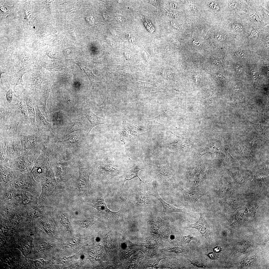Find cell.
Returning a JSON list of instances; mask_svg holds the SVG:
<instances>
[{
  "instance_id": "3",
  "label": "cell",
  "mask_w": 269,
  "mask_h": 269,
  "mask_svg": "<svg viewBox=\"0 0 269 269\" xmlns=\"http://www.w3.org/2000/svg\"><path fill=\"white\" fill-rule=\"evenodd\" d=\"M78 164L79 176L76 182L79 191L78 196H87L89 198L91 196L89 191L91 185L89 177L93 170L91 167L83 166L80 160Z\"/></svg>"
},
{
  "instance_id": "60",
  "label": "cell",
  "mask_w": 269,
  "mask_h": 269,
  "mask_svg": "<svg viewBox=\"0 0 269 269\" xmlns=\"http://www.w3.org/2000/svg\"><path fill=\"white\" fill-rule=\"evenodd\" d=\"M33 235H34V234H33V233H30V234L29 235L30 236H33Z\"/></svg>"
},
{
  "instance_id": "59",
  "label": "cell",
  "mask_w": 269,
  "mask_h": 269,
  "mask_svg": "<svg viewBox=\"0 0 269 269\" xmlns=\"http://www.w3.org/2000/svg\"><path fill=\"white\" fill-rule=\"evenodd\" d=\"M186 22L188 25H190L191 23V20L188 18H187L186 20Z\"/></svg>"
},
{
  "instance_id": "53",
  "label": "cell",
  "mask_w": 269,
  "mask_h": 269,
  "mask_svg": "<svg viewBox=\"0 0 269 269\" xmlns=\"http://www.w3.org/2000/svg\"><path fill=\"white\" fill-rule=\"evenodd\" d=\"M169 4L170 6L174 8H177L178 7V4L175 2H171Z\"/></svg>"
},
{
  "instance_id": "8",
  "label": "cell",
  "mask_w": 269,
  "mask_h": 269,
  "mask_svg": "<svg viewBox=\"0 0 269 269\" xmlns=\"http://www.w3.org/2000/svg\"><path fill=\"white\" fill-rule=\"evenodd\" d=\"M142 163L140 162H136L132 163L126 168L122 170L121 174L117 178L119 179L121 182L120 188V198L122 200L121 197L124 190V186L125 183L127 181L131 180L135 177H137L140 182H143L144 184V182L142 181L139 177L138 173L139 170L141 169H145V167Z\"/></svg>"
},
{
  "instance_id": "38",
  "label": "cell",
  "mask_w": 269,
  "mask_h": 269,
  "mask_svg": "<svg viewBox=\"0 0 269 269\" xmlns=\"http://www.w3.org/2000/svg\"><path fill=\"white\" fill-rule=\"evenodd\" d=\"M250 147L253 149H256L260 148L261 146V143L259 140L251 139L249 143Z\"/></svg>"
},
{
  "instance_id": "29",
  "label": "cell",
  "mask_w": 269,
  "mask_h": 269,
  "mask_svg": "<svg viewBox=\"0 0 269 269\" xmlns=\"http://www.w3.org/2000/svg\"><path fill=\"white\" fill-rule=\"evenodd\" d=\"M19 213L20 212L14 209L7 217L8 218L9 221L11 224L16 226L19 225L21 224L22 218Z\"/></svg>"
},
{
  "instance_id": "32",
  "label": "cell",
  "mask_w": 269,
  "mask_h": 269,
  "mask_svg": "<svg viewBox=\"0 0 269 269\" xmlns=\"http://www.w3.org/2000/svg\"><path fill=\"white\" fill-rule=\"evenodd\" d=\"M97 220L96 218L92 217H83L77 220L76 223L80 226H84L92 224Z\"/></svg>"
},
{
  "instance_id": "52",
  "label": "cell",
  "mask_w": 269,
  "mask_h": 269,
  "mask_svg": "<svg viewBox=\"0 0 269 269\" xmlns=\"http://www.w3.org/2000/svg\"><path fill=\"white\" fill-rule=\"evenodd\" d=\"M158 1L155 0H145V1L148 3H150L152 4L155 6L158 5Z\"/></svg>"
},
{
  "instance_id": "56",
  "label": "cell",
  "mask_w": 269,
  "mask_h": 269,
  "mask_svg": "<svg viewBox=\"0 0 269 269\" xmlns=\"http://www.w3.org/2000/svg\"><path fill=\"white\" fill-rule=\"evenodd\" d=\"M193 43L195 45L199 46L200 45V43L199 41L197 40H194L193 42Z\"/></svg>"
},
{
  "instance_id": "58",
  "label": "cell",
  "mask_w": 269,
  "mask_h": 269,
  "mask_svg": "<svg viewBox=\"0 0 269 269\" xmlns=\"http://www.w3.org/2000/svg\"><path fill=\"white\" fill-rule=\"evenodd\" d=\"M214 252H220L221 251V249L219 247H217L214 248Z\"/></svg>"
},
{
  "instance_id": "10",
  "label": "cell",
  "mask_w": 269,
  "mask_h": 269,
  "mask_svg": "<svg viewBox=\"0 0 269 269\" xmlns=\"http://www.w3.org/2000/svg\"><path fill=\"white\" fill-rule=\"evenodd\" d=\"M148 184L150 185L151 189H147L148 193L149 195L155 197L160 201L164 211L168 213L180 212L187 214L190 216L193 215V212L185 207L183 208H179L166 202L159 195L157 188L155 183L153 182Z\"/></svg>"
},
{
  "instance_id": "27",
  "label": "cell",
  "mask_w": 269,
  "mask_h": 269,
  "mask_svg": "<svg viewBox=\"0 0 269 269\" xmlns=\"http://www.w3.org/2000/svg\"><path fill=\"white\" fill-rule=\"evenodd\" d=\"M39 133L21 137V140L24 141L25 147L29 148L36 143L39 139Z\"/></svg>"
},
{
  "instance_id": "42",
  "label": "cell",
  "mask_w": 269,
  "mask_h": 269,
  "mask_svg": "<svg viewBox=\"0 0 269 269\" xmlns=\"http://www.w3.org/2000/svg\"><path fill=\"white\" fill-rule=\"evenodd\" d=\"M228 148L226 147L225 150V159L230 163H233L236 162V159L231 156L228 152Z\"/></svg>"
},
{
  "instance_id": "2",
  "label": "cell",
  "mask_w": 269,
  "mask_h": 269,
  "mask_svg": "<svg viewBox=\"0 0 269 269\" xmlns=\"http://www.w3.org/2000/svg\"><path fill=\"white\" fill-rule=\"evenodd\" d=\"M126 199L122 200V202L121 209L119 211L116 212L111 211L107 208L103 197L101 196H91L85 202L87 205L96 208L108 217L114 219L120 216L128 208V206Z\"/></svg>"
},
{
  "instance_id": "30",
  "label": "cell",
  "mask_w": 269,
  "mask_h": 269,
  "mask_svg": "<svg viewBox=\"0 0 269 269\" xmlns=\"http://www.w3.org/2000/svg\"><path fill=\"white\" fill-rule=\"evenodd\" d=\"M228 170L232 177L236 182L241 184L244 183L245 179L239 170L234 169Z\"/></svg>"
},
{
  "instance_id": "17",
  "label": "cell",
  "mask_w": 269,
  "mask_h": 269,
  "mask_svg": "<svg viewBox=\"0 0 269 269\" xmlns=\"http://www.w3.org/2000/svg\"><path fill=\"white\" fill-rule=\"evenodd\" d=\"M174 111L168 108L162 107L159 115L153 118L147 119V125L157 124L161 125H166L168 122L174 117L175 114Z\"/></svg>"
},
{
  "instance_id": "50",
  "label": "cell",
  "mask_w": 269,
  "mask_h": 269,
  "mask_svg": "<svg viewBox=\"0 0 269 269\" xmlns=\"http://www.w3.org/2000/svg\"><path fill=\"white\" fill-rule=\"evenodd\" d=\"M214 76L217 79L221 80L225 78L223 75L220 74L216 73L214 74Z\"/></svg>"
},
{
  "instance_id": "12",
  "label": "cell",
  "mask_w": 269,
  "mask_h": 269,
  "mask_svg": "<svg viewBox=\"0 0 269 269\" xmlns=\"http://www.w3.org/2000/svg\"><path fill=\"white\" fill-rule=\"evenodd\" d=\"M22 92L27 106L32 127L35 129L36 127L35 105V102L37 101V98L36 96L30 93L25 88H23Z\"/></svg>"
},
{
  "instance_id": "48",
  "label": "cell",
  "mask_w": 269,
  "mask_h": 269,
  "mask_svg": "<svg viewBox=\"0 0 269 269\" xmlns=\"http://www.w3.org/2000/svg\"><path fill=\"white\" fill-rule=\"evenodd\" d=\"M192 240H196V239L191 236H185L183 238V241L186 243H189Z\"/></svg>"
},
{
  "instance_id": "49",
  "label": "cell",
  "mask_w": 269,
  "mask_h": 269,
  "mask_svg": "<svg viewBox=\"0 0 269 269\" xmlns=\"http://www.w3.org/2000/svg\"><path fill=\"white\" fill-rule=\"evenodd\" d=\"M232 27L235 30H240L242 28V26L239 24H235L232 25Z\"/></svg>"
},
{
  "instance_id": "45",
  "label": "cell",
  "mask_w": 269,
  "mask_h": 269,
  "mask_svg": "<svg viewBox=\"0 0 269 269\" xmlns=\"http://www.w3.org/2000/svg\"><path fill=\"white\" fill-rule=\"evenodd\" d=\"M104 243L107 248H108L110 247L112 244V241L111 239L108 237H106L104 240Z\"/></svg>"
},
{
  "instance_id": "36",
  "label": "cell",
  "mask_w": 269,
  "mask_h": 269,
  "mask_svg": "<svg viewBox=\"0 0 269 269\" xmlns=\"http://www.w3.org/2000/svg\"><path fill=\"white\" fill-rule=\"evenodd\" d=\"M230 187L228 182H225L222 183L220 185L219 191L222 195H226L229 193Z\"/></svg>"
},
{
  "instance_id": "6",
  "label": "cell",
  "mask_w": 269,
  "mask_h": 269,
  "mask_svg": "<svg viewBox=\"0 0 269 269\" xmlns=\"http://www.w3.org/2000/svg\"><path fill=\"white\" fill-rule=\"evenodd\" d=\"M9 82L0 84V106L14 110L17 97Z\"/></svg>"
},
{
  "instance_id": "13",
  "label": "cell",
  "mask_w": 269,
  "mask_h": 269,
  "mask_svg": "<svg viewBox=\"0 0 269 269\" xmlns=\"http://www.w3.org/2000/svg\"><path fill=\"white\" fill-rule=\"evenodd\" d=\"M180 190L182 193L185 200V206L191 210L194 209V205L200 198L206 193L201 191L186 188H180Z\"/></svg>"
},
{
  "instance_id": "5",
  "label": "cell",
  "mask_w": 269,
  "mask_h": 269,
  "mask_svg": "<svg viewBox=\"0 0 269 269\" xmlns=\"http://www.w3.org/2000/svg\"><path fill=\"white\" fill-rule=\"evenodd\" d=\"M45 80V76L42 67L40 65H34L32 73L29 79L30 85L25 88L37 97L36 95L38 92L39 93L42 84Z\"/></svg>"
},
{
  "instance_id": "57",
  "label": "cell",
  "mask_w": 269,
  "mask_h": 269,
  "mask_svg": "<svg viewBox=\"0 0 269 269\" xmlns=\"http://www.w3.org/2000/svg\"><path fill=\"white\" fill-rule=\"evenodd\" d=\"M165 50L167 52L170 53H172L174 51L170 47L166 48L165 49Z\"/></svg>"
},
{
  "instance_id": "7",
  "label": "cell",
  "mask_w": 269,
  "mask_h": 269,
  "mask_svg": "<svg viewBox=\"0 0 269 269\" xmlns=\"http://www.w3.org/2000/svg\"><path fill=\"white\" fill-rule=\"evenodd\" d=\"M28 177H22L13 182L11 187L28 191L39 197L42 190V186L39 183H35Z\"/></svg>"
},
{
  "instance_id": "44",
  "label": "cell",
  "mask_w": 269,
  "mask_h": 269,
  "mask_svg": "<svg viewBox=\"0 0 269 269\" xmlns=\"http://www.w3.org/2000/svg\"><path fill=\"white\" fill-rule=\"evenodd\" d=\"M261 31V30H257L255 29H253L250 35L249 36L250 38H252L253 37H257L258 36L259 33Z\"/></svg>"
},
{
  "instance_id": "4",
  "label": "cell",
  "mask_w": 269,
  "mask_h": 269,
  "mask_svg": "<svg viewBox=\"0 0 269 269\" xmlns=\"http://www.w3.org/2000/svg\"><path fill=\"white\" fill-rule=\"evenodd\" d=\"M0 127L3 134L8 136H14L29 128L15 112L8 121Z\"/></svg>"
},
{
  "instance_id": "37",
  "label": "cell",
  "mask_w": 269,
  "mask_h": 269,
  "mask_svg": "<svg viewBox=\"0 0 269 269\" xmlns=\"http://www.w3.org/2000/svg\"><path fill=\"white\" fill-rule=\"evenodd\" d=\"M54 246V245L52 244L46 242H43L38 245V250L39 252L43 251L46 249L53 248Z\"/></svg>"
},
{
  "instance_id": "26",
  "label": "cell",
  "mask_w": 269,
  "mask_h": 269,
  "mask_svg": "<svg viewBox=\"0 0 269 269\" xmlns=\"http://www.w3.org/2000/svg\"><path fill=\"white\" fill-rule=\"evenodd\" d=\"M14 189L15 188L10 187L0 190V202L11 199L13 196Z\"/></svg>"
},
{
  "instance_id": "40",
  "label": "cell",
  "mask_w": 269,
  "mask_h": 269,
  "mask_svg": "<svg viewBox=\"0 0 269 269\" xmlns=\"http://www.w3.org/2000/svg\"><path fill=\"white\" fill-rule=\"evenodd\" d=\"M237 151L241 156L248 158L249 155L247 150L244 148L239 146L237 147Z\"/></svg>"
},
{
  "instance_id": "19",
  "label": "cell",
  "mask_w": 269,
  "mask_h": 269,
  "mask_svg": "<svg viewBox=\"0 0 269 269\" xmlns=\"http://www.w3.org/2000/svg\"><path fill=\"white\" fill-rule=\"evenodd\" d=\"M81 112L88 120L90 123L89 130L86 135L87 136L92 129L96 126L100 125H105L108 123L106 119L98 117L92 112L89 108L84 107L81 109Z\"/></svg>"
},
{
  "instance_id": "55",
  "label": "cell",
  "mask_w": 269,
  "mask_h": 269,
  "mask_svg": "<svg viewBox=\"0 0 269 269\" xmlns=\"http://www.w3.org/2000/svg\"><path fill=\"white\" fill-rule=\"evenodd\" d=\"M170 40L174 43L177 45H179L180 44V42L176 39L174 38H172Z\"/></svg>"
},
{
  "instance_id": "47",
  "label": "cell",
  "mask_w": 269,
  "mask_h": 269,
  "mask_svg": "<svg viewBox=\"0 0 269 269\" xmlns=\"http://www.w3.org/2000/svg\"><path fill=\"white\" fill-rule=\"evenodd\" d=\"M188 4L192 9V10L193 11L194 13H197L198 12V10L194 4L192 2H191L190 1H189L188 2Z\"/></svg>"
},
{
  "instance_id": "39",
  "label": "cell",
  "mask_w": 269,
  "mask_h": 269,
  "mask_svg": "<svg viewBox=\"0 0 269 269\" xmlns=\"http://www.w3.org/2000/svg\"><path fill=\"white\" fill-rule=\"evenodd\" d=\"M28 260V261L30 263L37 267L43 266L46 262L43 259H40L34 261L29 260Z\"/></svg>"
},
{
  "instance_id": "43",
  "label": "cell",
  "mask_w": 269,
  "mask_h": 269,
  "mask_svg": "<svg viewBox=\"0 0 269 269\" xmlns=\"http://www.w3.org/2000/svg\"><path fill=\"white\" fill-rule=\"evenodd\" d=\"M207 4L210 8L214 10H217L219 9L218 4L215 2L212 1H208Z\"/></svg>"
},
{
  "instance_id": "24",
  "label": "cell",
  "mask_w": 269,
  "mask_h": 269,
  "mask_svg": "<svg viewBox=\"0 0 269 269\" xmlns=\"http://www.w3.org/2000/svg\"><path fill=\"white\" fill-rule=\"evenodd\" d=\"M46 207L37 205L36 207L28 210L25 217L24 221L30 222L41 217L43 215Z\"/></svg>"
},
{
  "instance_id": "15",
  "label": "cell",
  "mask_w": 269,
  "mask_h": 269,
  "mask_svg": "<svg viewBox=\"0 0 269 269\" xmlns=\"http://www.w3.org/2000/svg\"><path fill=\"white\" fill-rule=\"evenodd\" d=\"M53 83L50 80L47 81L42 86L41 90L39 92L40 98L38 101L37 102L39 107L44 111L46 119L48 120V110L47 107V102L49 97L51 91V86Z\"/></svg>"
},
{
  "instance_id": "31",
  "label": "cell",
  "mask_w": 269,
  "mask_h": 269,
  "mask_svg": "<svg viewBox=\"0 0 269 269\" xmlns=\"http://www.w3.org/2000/svg\"><path fill=\"white\" fill-rule=\"evenodd\" d=\"M81 127V123L76 121L70 123L68 126L64 134L65 136L74 132L80 130Z\"/></svg>"
},
{
  "instance_id": "14",
  "label": "cell",
  "mask_w": 269,
  "mask_h": 269,
  "mask_svg": "<svg viewBox=\"0 0 269 269\" xmlns=\"http://www.w3.org/2000/svg\"><path fill=\"white\" fill-rule=\"evenodd\" d=\"M14 110L16 114L24 122L29 128L32 127L27 109L22 92L17 97Z\"/></svg>"
},
{
  "instance_id": "35",
  "label": "cell",
  "mask_w": 269,
  "mask_h": 269,
  "mask_svg": "<svg viewBox=\"0 0 269 269\" xmlns=\"http://www.w3.org/2000/svg\"><path fill=\"white\" fill-rule=\"evenodd\" d=\"M225 203L230 208H238L240 205V202L237 200L232 199H229L225 200Z\"/></svg>"
},
{
  "instance_id": "54",
  "label": "cell",
  "mask_w": 269,
  "mask_h": 269,
  "mask_svg": "<svg viewBox=\"0 0 269 269\" xmlns=\"http://www.w3.org/2000/svg\"><path fill=\"white\" fill-rule=\"evenodd\" d=\"M170 23L171 25L174 28L177 30L179 29V27L175 22L173 21H171L170 22Z\"/></svg>"
},
{
  "instance_id": "25",
  "label": "cell",
  "mask_w": 269,
  "mask_h": 269,
  "mask_svg": "<svg viewBox=\"0 0 269 269\" xmlns=\"http://www.w3.org/2000/svg\"><path fill=\"white\" fill-rule=\"evenodd\" d=\"M0 126L8 121L14 114V110H10L0 106Z\"/></svg>"
},
{
  "instance_id": "41",
  "label": "cell",
  "mask_w": 269,
  "mask_h": 269,
  "mask_svg": "<svg viewBox=\"0 0 269 269\" xmlns=\"http://www.w3.org/2000/svg\"><path fill=\"white\" fill-rule=\"evenodd\" d=\"M189 261L191 263V264L199 267L205 268H207V266L205 264L199 260L194 259Z\"/></svg>"
},
{
  "instance_id": "51",
  "label": "cell",
  "mask_w": 269,
  "mask_h": 269,
  "mask_svg": "<svg viewBox=\"0 0 269 269\" xmlns=\"http://www.w3.org/2000/svg\"><path fill=\"white\" fill-rule=\"evenodd\" d=\"M206 255H207L212 260L215 259L216 258L215 255L213 252H210L207 254H206Z\"/></svg>"
},
{
  "instance_id": "22",
  "label": "cell",
  "mask_w": 269,
  "mask_h": 269,
  "mask_svg": "<svg viewBox=\"0 0 269 269\" xmlns=\"http://www.w3.org/2000/svg\"><path fill=\"white\" fill-rule=\"evenodd\" d=\"M36 127L41 129L50 130L51 128L50 124L47 121L41 112L37 101L35 103Z\"/></svg>"
},
{
  "instance_id": "18",
  "label": "cell",
  "mask_w": 269,
  "mask_h": 269,
  "mask_svg": "<svg viewBox=\"0 0 269 269\" xmlns=\"http://www.w3.org/2000/svg\"><path fill=\"white\" fill-rule=\"evenodd\" d=\"M42 67L49 71L53 75L56 77L71 76L68 69L65 67L57 63L49 64L41 61L39 63Z\"/></svg>"
},
{
  "instance_id": "11",
  "label": "cell",
  "mask_w": 269,
  "mask_h": 269,
  "mask_svg": "<svg viewBox=\"0 0 269 269\" xmlns=\"http://www.w3.org/2000/svg\"><path fill=\"white\" fill-rule=\"evenodd\" d=\"M148 130L142 129L136 125L123 121L119 133L121 141L125 143L131 140L132 136H135L139 134Z\"/></svg>"
},
{
  "instance_id": "1",
  "label": "cell",
  "mask_w": 269,
  "mask_h": 269,
  "mask_svg": "<svg viewBox=\"0 0 269 269\" xmlns=\"http://www.w3.org/2000/svg\"><path fill=\"white\" fill-rule=\"evenodd\" d=\"M41 184L42 190L38 198L37 205L50 208L57 194L62 187L52 179H46Z\"/></svg>"
},
{
  "instance_id": "34",
  "label": "cell",
  "mask_w": 269,
  "mask_h": 269,
  "mask_svg": "<svg viewBox=\"0 0 269 269\" xmlns=\"http://www.w3.org/2000/svg\"><path fill=\"white\" fill-rule=\"evenodd\" d=\"M38 223L39 227L44 231L47 233L50 234L52 233L50 225L49 223L40 219L38 221Z\"/></svg>"
},
{
  "instance_id": "20",
  "label": "cell",
  "mask_w": 269,
  "mask_h": 269,
  "mask_svg": "<svg viewBox=\"0 0 269 269\" xmlns=\"http://www.w3.org/2000/svg\"><path fill=\"white\" fill-rule=\"evenodd\" d=\"M15 58L20 64V68L25 69L35 62V58L25 52H18L15 54Z\"/></svg>"
},
{
  "instance_id": "33",
  "label": "cell",
  "mask_w": 269,
  "mask_h": 269,
  "mask_svg": "<svg viewBox=\"0 0 269 269\" xmlns=\"http://www.w3.org/2000/svg\"><path fill=\"white\" fill-rule=\"evenodd\" d=\"M268 179L266 175L263 174L257 173L254 175L253 180L254 183L258 185H262L266 182Z\"/></svg>"
},
{
  "instance_id": "23",
  "label": "cell",
  "mask_w": 269,
  "mask_h": 269,
  "mask_svg": "<svg viewBox=\"0 0 269 269\" xmlns=\"http://www.w3.org/2000/svg\"><path fill=\"white\" fill-rule=\"evenodd\" d=\"M26 69L24 68H20V70L17 71H13L11 72L10 74L9 78V82L12 88L15 91L16 86L20 84L24 86L25 84L22 79L23 75L27 72H25Z\"/></svg>"
},
{
  "instance_id": "28",
  "label": "cell",
  "mask_w": 269,
  "mask_h": 269,
  "mask_svg": "<svg viewBox=\"0 0 269 269\" xmlns=\"http://www.w3.org/2000/svg\"><path fill=\"white\" fill-rule=\"evenodd\" d=\"M81 67L88 77L90 81L91 86L93 87V85L98 81L100 80L101 78L100 77L95 75L92 72V70L90 69L87 67L83 64L78 65Z\"/></svg>"
},
{
  "instance_id": "21",
  "label": "cell",
  "mask_w": 269,
  "mask_h": 269,
  "mask_svg": "<svg viewBox=\"0 0 269 269\" xmlns=\"http://www.w3.org/2000/svg\"><path fill=\"white\" fill-rule=\"evenodd\" d=\"M30 236H24L20 238L18 243L17 248L26 258L30 253L33 238Z\"/></svg>"
},
{
  "instance_id": "46",
  "label": "cell",
  "mask_w": 269,
  "mask_h": 269,
  "mask_svg": "<svg viewBox=\"0 0 269 269\" xmlns=\"http://www.w3.org/2000/svg\"><path fill=\"white\" fill-rule=\"evenodd\" d=\"M215 38L218 40L223 41L224 40L226 37L224 34L221 33H218L216 34Z\"/></svg>"
},
{
  "instance_id": "9",
  "label": "cell",
  "mask_w": 269,
  "mask_h": 269,
  "mask_svg": "<svg viewBox=\"0 0 269 269\" xmlns=\"http://www.w3.org/2000/svg\"><path fill=\"white\" fill-rule=\"evenodd\" d=\"M97 165V174L104 182H108L115 177L117 178L122 172V170H120L112 164L98 162Z\"/></svg>"
},
{
  "instance_id": "16",
  "label": "cell",
  "mask_w": 269,
  "mask_h": 269,
  "mask_svg": "<svg viewBox=\"0 0 269 269\" xmlns=\"http://www.w3.org/2000/svg\"><path fill=\"white\" fill-rule=\"evenodd\" d=\"M192 228L197 229L207 240L209 244L211 243L210 228L208 222L206 220L204 214L200 213V218L196 222L189 224L187 228Z\"/></svg>"
}]
</instances>
